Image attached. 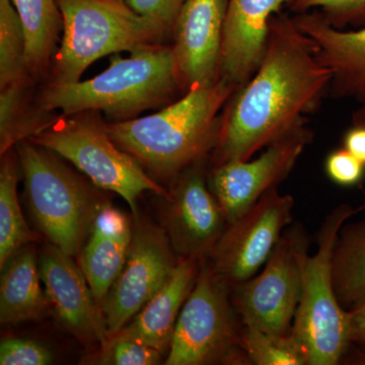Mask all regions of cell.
Masks as SVG:
<instances>
[{
  "label": "cell",
  "mask_w": 365,
  "mask_h": 365,
  "mask_svg": "<svg viewBox=\"0 0 365 365\" xmlns=\"http://www.w3.org/2000/svg\"><path fill=\"white\" fill-rule=\"evenodd\" d=\"M316 56L311 38L294 18L278 13L269 23L260 66L232 93L222 113L212 168L250 160L269 144L307 122L332 81Z\"/></svg>",
  "instance_id": "6da1fadb"
},
{
  "label": "cell",
  "mask_w": 365,
  "mask_h": 365,
  "mask_svg": "<svg viewBox=\"0 0 365 365\" xmlns=\"http://www.w3.org/2000/svg\"><path fill=\"white\" fill-rule=\"evenodd\" d=\"M237 88L222 78L197 86L155 114L108 123V133L143 169L175 182L212 155L222 110Z\"/></svg>",
  "instance_id": "7a4b0ae2"
},
{
  "label": "cell",
  "mask_w": 365,
  "mask_h": 365,
  "mask_svg": "<svg viewBox=\"0 0 365 365\" xmlns=\"http://www.w3.org/2000/svg\"><path fill=\"white\" fill-rule=\"evenodd\" d=\"M115 56L102 73L74 83H48L38 96L42 113L104 112L114 122L134 119L185 90L172 46L150 44Z\"/></svg>",
  "instance_id": "3957f363"
},
{
  "label": "cell",
  "mask_w": 365,
  "mask_h": 365,
  "mask_svg": "<svg viewBox=\"0 0 365 365\" xmlns=\"http://www.w3.org/2000/svg\"><path fill=\"white\" fill-rule=\"evenodd\" d=\"M14 148L36 227L54 246L79 256L91 225L109 201L51 150L30 139L19 141Z\"/></svg>",
  "instance_id": "277c9868"
},
{
  "label": "cell",
  "mask_w": 365,
  "mask_h": 365,
  "mask_svg": "<svg viewBox=\"0 0 365 365\" xmlns=\"http://www.w3.org/2000/svg\"><path fill=\"white\" fill-rule=\"evenodd\" d=\"M364 209L365 204L336 206L317 234L316 253L307 257L302 297L289 332L304 350L307 365L339 364L351 346L347 309L334 289L333 255L341 228Z\"/></svg>",
  "instance_id": "5b68a950"
},
{
  "label": "cell",
  "mask_w": 365,
  "mask_h": 365,
  "mask_svg": "<svg viewBox=\"0 0 365 365\" xmlns=\"http://www.w3.org/2000/svg\"><path fill=\"white\" fill-rule=\"evenodd\" d=\"M62 16L61 46L52 83H74L107 55L155 44L165 34L126 0H56Z\"/></svg>",
  "instance_id": "8992f818"
},
{
  "label": "cell",
  "mask_w": 365,
  "mask_h": 365,
  "mask_svg": "<svg viewBox=\"0 0 365 365\" xmlns=\"http://www.w3.org/2000/svg\"><path fill=\"white\" fill-rule=\"evenodd\" d=\"M97 113L63 115L28 139L66 158L98 188L121 196L132 215H136L137 200L144 192L165 198L169 191L151 179L135 158L118 148Z\"/></svg>",
  "instance_id": "52a82bcc"
},
{
  "label": "cell",
  "mask_w": 365,
  "mask_h": 365,
  "mask_svg": "<svg viewBox=\"0 0 365 365\" xmlns=\"http://www.w3.org/2000/svg\"><path fill=\"white\" fill-rule=\"evenodd\" d=\"M241 317L228 287L206 259L178 319L167 365L250 364L242 349Z\"/></svg>",
  "instance_id": "ba28073f"
},
{
  "label": "cell",
  "mask_w": 365,
  "mask_h": 365,
  "mask_svg": "<svg viewBox=\"0 0 365 365\" xmlns=\"http://www.w3.org/2000/svg\"><path fill=\"white\" fill-rule=\"evenodd\" d=\"M311 237L300 222L288 225L263 270L232 288L242 324L287 336L299 304Z\"/></svg>",
  "instance_id": "9c48e42d"
},
{
  "label": "cell",
  "mask_w": 365,
  "mask_h": 365,
  "mask_svg": "<svg viewBox=\"0 0 365 365\" xmlns=\"http://www.w3.org/2000/svg\"><path fill=\"white\" fill-rule=\"evenodd\" d=\"M294 197L276 187L228 223L206 258L213 272L232 288L260 272L285 228L294 222Z\"/></svg>",
  "instance_id": "30bf717a"
},
{
  "label": "cell",
  "mask_w": 365,
  "mask_h": 365,
  "mask_svg": "<svg viewBox=\"0 0 365 365\" xmlns=\"http://www.w3.org/2000/svg\"><path fill=\"white\" fill-rule=\"evenodd\" d=\"M132 216L130 248L102 307L108 339L150 302L180 261L162 225L139 212Z\"/></svg>",
  "instance_id": "8fae6325"
},
{
  "label": "cell",
  "mask_w": 365,
  "mask_h": 365,
  "mask_svg": "<svg viewBox=\"0 0 365 365\" xmlns=\"http://www.w3.org/2000/svg\"><path fill=\"white\" fill-rule=\"evenodd\" d=\"M314 131L306 123L269 144L260 157L232 160L211 169L208 185L227 223L235 222L271 189L289 176Z\"/></svg>",
  "instance_id": "7c38bea8"
},
{
  "label": "cell",
  "mask_w": 365,
  "mask_h": 365,
  "mask_svg": "<svg viewBox=\"0 0 365 365\" xmlns=\"http://www.w3.org/2000/svg\"><path fill=\"white\" fill-rule=\"evenodd\" d=\"M163 199L162 227L178 258H207L228 223L203 163L182 173Z\"/></svg>",
  "instance_id": "4fadbf2b"
},
{
  "label": "cell",
  "mask_w": 365,
  "mask_h": 365,
  "mask_svg": "<svg viewBox=\"0 0 365 365\" xmlns=\"http://www.w3.org/2000/svg\"><path fill=\"white\" fill-rule=\"evenodd\" d=\"M228 0H186L173 26L172 46L185 90L220 79Z\"/></svg>",
  "instance_id": "5bb4252c"
},
{
  "label": "cell",
  "mask_w": 365,
  "mask_h": 365,
  "mask_svg": "<svg viewBox=\"0 0 365 365\" xmlns=\"http://www.w3.org/2000/svg\"><path fill=\"white\" fill-rule=\"evenodd\" d=\"M72 258L51 242L42 249L40 270L46 294L53 313L69 332L83 342H98L103 347L108 337L102 311L85 273Z\"/></svg>",
  "instance_id": "9a60e30c"
},
{
  "label": "cell",
  "mask_w": 365,
  "mask_h": 365,
  "mask_svg": "<svg viewBox=\"0 0 365 365\" xmlns=\"http://www.w3.org/2000/svg\"><path fill=\"white\" fill-rule=\"evenodd\" d=\"M290 0H228L220 78L239 88L254 76L267 44L269 23Z\"/></svg>",
  "instance_id": "2e32d148"
},
{
  "label": "cell",
  "mask_w": 365,
  "mask_h": 365,
  "mask_svg": "<svg viewBox=\"0 0 365 365\" xmlns=\"http://www.w3.org/2000/svg\"><path fill=\"white\" fill-rule=\"evenodd\" d=\"M294 23L311 38L319 61L332 71L328 95L336 100L365 98V26L339 30L319 11L295 14Z\"/></svg>",
  "instance_id": "e0dca14e"
},
{
  "label": "cell",
  "mask_w": 365,
  "mask_h": 365,
  "mask_svg": "<svg viewBox=\"0 0 365 365\" xmlns=\"http://www.w3.org/2000/svg\"><path fill=\"white\" fill-rule=\"evenodd\" d=\"M31 76L23 24L13 0H0V151L13 148L25 130V98Z\"/></svg>",
  "instance_id": "ac0fdd59"
},
{
  "label": "cell",
  "mask_w": 365,
  "mask_h": 365,
  "mask_svg": "<svg viewBox=\"0 0 365 365\" xmlns=\"http://www.w3.org/2000/svg\"><path fill=\"white\" fill-rule=\"evenodd\" d=\"M200 265L201 261L180 259L162 288L110 339L136 341L163 354L169 352L178 319L195 284Z\"/></svg>",
  "instance_id": "d6986e66"
},
{
  "label": "cell",
  "mask_w": 365,
  "mask_h": 365,
  "mask_svg": "<svg viewBox=\"0 0 365 365\" xmlns=\"http://www.w3.org/2000/svg\"><path fill=\"white\" fill-rule=\"evenodd\" d=\"M132 228L133 220L109 202L96 217L79 253V266L101 311L126 261Z\"/></svg>",
  "instance_id": "ffe728a7"
},
{
  "label": "cell",
  "mask_w": 365,
  "mask_h": 365,
  "mask_svg": "<svg viewBox=\"0 0 365 365\" xmlns=\"http://www.w3.org/2000/svg\"><path fill=\"white\" fill-rule=\"evenodd\" d=\"M40 259L32 247H23L1 268L0 322L4 325L37 321L52 311L42 287Z\"/></svg>",
  "instance_id": "44dd1931"
},
{
  "label": "cell",
  "mask_w": 365,
  "mask_h": 365,
  "mask_svg": "<svg viewBox=\"0 0 365 365\" xmlns=\"http://www.w3.org/2000/svg\"><path fill=\"white\" fill-rule=\"evenodd\" d=\"M23 24L26 66L32 78L44 73L58 40L62 16L56 0H13Z\"/></svg>",
  "instance_id": "7402d4cb"
},
{
  "label": "cell",
  "mask_w": 365,
  "mask_h": 365,
  "mask_svg": "<svg viewBox=\"0 0 365 365\" xmlns=\"http://www.w3.org/2000/svg\"><path fill=\"white\" fill-rule=\"evenodd\" d=\"M333 282L341 306L349 309L365 292V220L346 222L333 255Z\"/></svg>",
  "instance_id": "603a6c76"
},
{
  "label": "cell",
  "mask_w": 365,
  "mask_h": 365,
  "mask_svg": "<svg viewBox=\"0 0 365 365\" xmlns=\"http://www.w3.org/2000/svg\"><path fill=\"white\" fill-rule=\"evenodd\" d=\"M0 168V268L16 251L35 241L26 225L18 197L21 168L13 150L1 155Z\"/></svg>",
  "instance_id": "cb8c5ba5"
},
{
  "label": "cell",
  "mask_w": 365,
  "mask_h": 365,
  "mask_svg": "<svg viewBox=\"0 0 365 365\" xmlns=\"http://www.w3.org/2000/svg\"><path fill=\"white\" fill-rule=\"evenodd\" d=\"M240 344L250 365H307L304 350L290 334L274 335L244 325Z\"/></svg>",
  "instance_id": "d4e9b609"
},
{
  "label": "cell",
  "mask_w": 365,
  "mask_h": 365,
  "mask_svg": "<svg viewBox=\"0 0 365 365\" xmlns=\"http://www.w3.org/2000/svg\"><path fill=\"white\" fill-rule=\"evenodd\" d=\"M287 7L295 14L317 9L327 23L339 30L365 26V0H290Z\"/></svg>",
  "instance_id": "484cf974"
},
{
  "label": "cell",
  "mask_w": 365,
  "mask_h": 365,
  "mask_svg": "<svg viewBox=\"0 0 365 365\" xmlns=\"http://www.w3.org/2000/svg\"><path fill=\"white\" fill-rule=\"evenodd\" d=\"M163 353L136 341L110 339L102 347L98 364L111 365H155L160 364Z\"/></svg>",
  "instance_id": "4316f807"
},
{
  "label": "cell",
  "mask_w": 365,
  "mask_h": 365,
  "mask_svg": "<svg viewBox=\"0 0 365 365\" xmlns=\"http://www.w3.org/2000/svg\"><path fill=\"white\" fill-rule=\"evenodd\" d=\"M53 360L52 352L34 340L9 338L0 344L1 365H48Z\"/></svg>",
  "instance_id": "83f0119b"
},
{
  "label": "cell",
  "mask_w": 365,
  "mask_h": 365,
  "mask_svg": "<svg viewBox=\"0 0 365 365\" xmlns=\"http://www.w3.org/2000/svg\"><path fill=\"white\" fill-rule=\"evenodd\" d=\"M325 170L329 179L336 184L354 186L361 182L365 174V165L343 148L328 155Z\"/></svg>",
  "instance_id": "f1b7e54d"
},
{
  "label": "cell",
  "mask_w": 365,
  "mask_h": 365,
  "mask_svg": "<svg viewBox=\"0 0 365 365\" xmlns=\"http://www.w3.org/2000/svg\"><path fill=\"white\" fill-rule=\"evenodd\" d=\"M185 1L186 0H126L133 11L153 21L163 34L173 30Z\"/></svg>",
  "instance_id": "f546056e"
},
{
  "label": "cell",
  "mask_w": 365,
  "mask_h": 365,
  "mask_svg": "<svg viewBox=\"0 0 365 365\" xmlns=\"http://www.w3.org/2000/svg\"><path fill=\"white\" fill-rule=\"evenodd\" d=\"M347 313L350 343L365 355V292L347 309Z\"/></svg>",
  "instance_id": "4dcf8cb0"
},
{
  "label": "cell",
  "mask_w": 365,
  "mask_h": 365,
  "mask_svg": "<svg viewBox=\"0 0 365 365\" xmlns=\"http://www.w3.org/2000/svg\"><path fill=\"white\" fill-rule=\"evenodd\" d=\"M343 148L365 165V125H355L346 131Z\"/></svg>",
  "instance_id": "1f68e13d"
},
{
  "label": "cell",
  "mask_w": 365,
  "mask_h": 365,
  "mask_svg": "<svg viewBox=\"0 0 365 365\" xmlns=\"http://www.w3.org/2000/svg\"><path fill=\"white\" fill-rule=\"evenodd\" d=\"M359 104V109L352 114V124L365 125V98Z\"/></svg>",
  "instance_id": "d6a6232c"
}]
</instances>
